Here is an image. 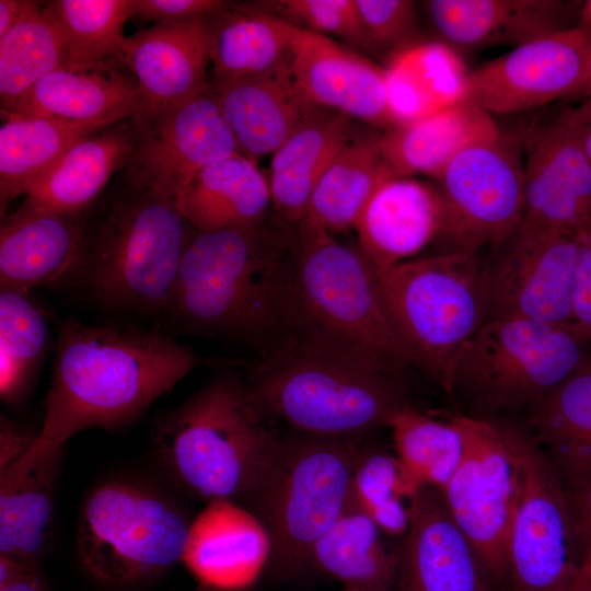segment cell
Listing matches in <instances>:
<instances>
[{
    "label": "cell",
    "instance_id": "cell-1",
    "mask_svg": "<svg viewBox=\"0 0 591 591\" xmlns=\"http://www.w3.org/2000/svg\"><path fill=\"white\" fill-rule=\"evenodd\" d=\"M198 366L194 350L155 332L62 321L45 401L42 442L137 421Z\"/></svg>",
    "mask_w": 591,
    "mask_h": 591
},
{
    "label": "cell",
    "instance_id": "cell-2",
    "mask_svg": "<svg viewBox=\"0 0 591 591\" xmlns=\"http://www.w3.org/2000/svg\"><path fill=\"white\" fill-rule=\"evenodd\" d=\"M294 229H193L167 313L189 332L239 338L260 354L293 325Z\"/></svg>",
    "mask_w": 591,
    "mask_h": 591
},
{
    "label": "cell",
    "instance_id": "cell-3",
    "mask_svg": "<svg viewBox=\"0 0 591 591\" xmlns=\"http://www.w3.org/2000/svg\"><path fill=\"white\" fill-rule=\"evenodd\" d=\"M245 382L266 417L316 436L356 438L387 427L408 405L402 378L301 327H291L263 350Z\"/></svg>",
    "mask_w": 591,
    "mask_h": 591
},
{
    "label": "cell",
    "instance_id": "cell-4",
    "mask_svg": "<svg viewBox=\"0 0 591 591\" xmlns=\"http://www.w3.org/2000/svg\"><path fill=\"white\" fill-rule=\"evenodd\" d=\"M192 231L175 195L125 167L89 211L79 277L107 308L167 313Z\"/></svg>",
    "mask_w": 591,
    "mask_h": 591
},
{
    "label": "cell",
    "instance_id": "cell-5",
    "mask_svg": "<svg viewBox=\"0 0 591 591\" xmlns=\"http://www.w3.org/2000/svg\"><path fill=\"white\" fill-rule=\"evenodd\" d=\"M236 372L212 376L157 424L160 461L199 499L248 506L280 442Z\"/></svg>",
    "mask_w": 591,
    "mask_h": 591
},
{
    "label": "cell",
    "instance_id": "cell-6",
    "mask_svg": "<svg viewBox=\"0 0 591 591\" xmlns=\"http://www.w3.org/2000/svg\"><path fill=\"white\" fill-rule=\"evenodd\" d=\"M373 271L385 317L412 367L447 391L457 352L488 317L486 257L442 252Z\"/></svg>",
    "mask_w": 591,
    "mask_h": 591
},
{
    "label": "cell",
    "instance_id": "cell-7",
    "mask_svg": "<svg viewBox=\"0 0 591 591\" xmlns=\"http://www.w3.org/2000/svg\"><path fill=\"white\" fill-rule=\"evenodd\" d=\"M362 451L356 438L299 432L280 439L246 507L269 534L273 578H292L309 567L314 544L349 506Z\"/></svg>",
    "mask_w": 591,
    "mask_h": 591
},
{
    "label": "cell",
    "instance_id": "cell-8",
    "mask_svg": "<svg viewBox=\"0 0 591 591\" xmlns=\"http://www.w3.org/2000/svg\"><path fill=\"white\" fill-rule=\"evenodd\" d=\"M591 341L572 323L489 316L457 352L447 392L479 418L529 410L579 369Z\"/></svg>",
    "mask_w": 591,
    "mask_h": 591
},
{
    "label": "cell",
    "instance_id": "cell-9",
    "mask_svg": "<svg viewBox=\"0 0 591 591\" xmlns=\"http://www.w3.org/2000/svg\"><path fill=\"white\" fill-rule=\"evenodd\" d=\"M291 289L293 325L356 349L402 378L412 367L383 312L374 271L359 246L323 229H294Z\"/></svg>",
    "mask_w": 591,
    "mask_h": 591
},
{
    "label": "cell",
    "instance_id": "cell-10",
    "mask_svg": "<svg viewBox=\"0 0 591 591\" xmlns=\"http://www.w3.org/2000/svg\"><path fill=\"white\" fill-rule=\"evenodd\" d=\"M189 524L161 495L127 482H107L84 500L78 554L86 571L100 581H142L182 561Z\"/></svg>",
    "mask_w": 591,
    "mask_h": 591
},
{
    "label": "cell",
    "instance_id": "cell-11",
    "mask_svg": "<svg viewBox=\"0 0 591 591\" xmlns=\"http://www.w3.org/2000/svg\"><path fill=\"white\" fill-rule=\"evenodd\" d=\"M518 460V491L507 548L515 591H563L579 558L567 488L530 433L509 422Z\"/></svg>",
    "mask_w": 591,
    "mask_h": 591
},
{
    "label": "cell",
    "instance_id": "cell-12",
    "mask_svg": "<svg viewBox=\"0 0 591 591\" xmlns=\"http://www.w3.org/2000/svg\"><path fill=\"white\" fill-rule=\"evenodd\" d=\"M453 419L464 437V454L438 491L486 576L502 581L508 573V538L518 491L509 422L468 415Z\"/></svg>",
    "mask_w": 591,
    "mask_h": 591
},
{
    "label": "cell",
    "instance_id": "cell-13",
    "mask_svg": "<svg viewBox=\"0 0 591 591\" xmlns=\"http://www.w3.org/2000/svg\"><path fill=\"white\" fill-rule=\"evenodd\" d=\"M523 128L459 153L437 178L445 205L439 239L445 252L493 250L511 237L523 213Z\"/></svg>",
    "mask_w": 591,
    "mask_h": 591
},
{
    "label": "cell",
    "instance_id": "cell-14",
    "mask_svg": "<svg viewBox=\"0 0 591 591\" xmlns=\"http://www.w3.org/2000/svg\"><path fill=\"white\" fill-rule=\"evenodd\" d=\"M522 219L503 244L531 246L591 225V165L556 114L523 128Z\"/></svg>",
    "mask_w": 591,
    "mask_h": 591
},
{
    "label": "cell",
    "instance_id": "cell-15",
    "mask_svg": "<svg viewBox=\"0 0 591 591\" xmlns=\"http://www.w3.org/2000/svg\"><path fill=\"white\" fill-rule=\"evenodd\" d=\"M591 27L575 25L519 45L467 72L462 101L488 114H514L570 100L581 84Z\"/></svg>",
    "mask_w": 591,
    "mask_h": 591
},
{
    "label": "cell",
    "instance_id": "cell-16",
    "mask_svg": "<svg viewBox=\"0 0 591 591\" xmlns=\"http://www.w3.org/2000/svg\"><path fill=\"white\" fill-rule=\"evenodd\" d=\"M131 120L137 144L126 167L176 198L200 170L240 153L211 88L170 111Z\"/></svg>",
    "mask_w": 591,
    "mask_h": 591
},
{
    "label": "cell",
    "instance_id": "cell-17",
    "mask_svg": "<svg viewBox=\"0 0 591 591\" xmlns=\"http://www.w3.org/2000/svg\"><path fill=\"white\" fill-rule=\"evenodd\" d=\"M62 445L0 420V555L37 565L47 544Z\"/></svg>",
    "mask_w": 591,
    "mask_h": 591
},
{
    "label": "cell",
    "instance_id": "cell-18",
    "mask_svg": "<svg viewBox=\"0 0 591 591\" xmlns=\"http://www.w3.org/2000/svg\"><path fill=\"white\" fill-rule=\"evenodd\" d=\"M579 234L558 235L531 246L502 244L489 250L488 317L571 323Z\"/></svg>",
    "mask_w": 591,
    "mask_h": 591
},
{
    "label": "cell",
    "instance_id": "cell-19",
    "mask_svg": "<svg viewBox=\"0 0 591 591\" xmlns=\"http://www.w3.org/2000/svg\"><path fill=\"white\" fill-rule=\"evenodd\" d=\"M292 71L315 105L384 131L398 125L385 68L348 45L292 24Z\"/></svg>",
    "mask_w": 591,
    "mask_h": 591
},
{
    "label": "cell",
    "instance_id": "cell-20",
    "mask_svg": "<svg viewBox=\"0 0 591 591\" xmlns=\"http://www.w3.org/2000/svg\"><path fill=\"white\" fill-rule=\"evenodd\" d=\"M120 61L136 82L141 114L186 103L210 88L205 19L154 24L125 37Z\"/></svg>",
    "mask_w": 591,
    "mask_h": 591
},
{
    "label": "cell",
    "instance_id": "cell-21",
    "mask_svg": "<svg viewBox=\"0 0 591 591\" xmlns=\"http://www.w3.org/2000/svg\"><path fill=\"white\" fill-rule=\"evenodd\" d=\"M399 549L397 591H491L475 551L440 493L422 487Z\"/></svg>",
    "mask_w": 591,
    "mask_h": 591
},
{
    "label": "cell",
    "instance_id": "cell-22",
    "mask_svg": "<svg viewBox=\"0 0 591 591\" xmlns=\"http://www.w3.org/2000/svg\"><path fill=\"white\" fill-rule=\"evenodd\" d=\"M89 211L56 212L21 205L3 217L0 288L31 291L79 277Z\"/></svg>",
    "mask_w": 591,
    "mask_h": 591
},
{
    "label": "cell",
    "instance_id": "cell-23",
    "mask_svg": "<svg viewBox=\"0 0 591 591\" xmlns=\"http://www.w3.org/2000/svg\"><path fill=\"white\" fill-rule=\"evenodd\" d=\"M269 534L246 507L212 500L190 522L182 561L205 587L239 591L267 568Z\"/></svg>",
    "mask_w": 591,
    "mask_h": 591
},
{
    "label": "cell",
    "instance_id": "cell-24",
    "mask_svg": "<svg viewBox=\"0 0 591 591\" xmlns=\"http://www.w3.org/2000/svg\"><path fill=\"white\" fill-rule=\"evenodd\" d=\"M210 88L240 153L255 162L273 155L323 109L303 93L292 63L263 76L210 81Z\"/></svg>",
    "mask_w": 591,
    "mask_h": 591
},
{
    "label": "cell",
    "instance_id": "cell-25",
    "mask_svg": "<svg viewBox=\"0 0 591 591\" xmlns=\"http://www.w3.org/2000/svg\"><path fill=\"white\" fill-rule=\"evenodd\" d=\"M445 217L438 186L412 176L391 177L372 194L356 222L358 246L374 269L396 265L438 240Z\"/></svg>",
    "mask_w": 591,
    "mask_h": 591
},
{
    "label": "cell",
    "instance_id": "cell-26",
    "mask_svg": "<svg viewBox=\"0 0 591 591\" xmlns=\"http://www.w3.org/2000/svg\"><path fill=\"white\" fill-rule=\"evenodd\" d=\"M143 112L132 76L121 63L58 68L37 81L1 115L47 117L107 127Z\"/></svg>",
    "mask_w": 591,
    "mask_h": 591
},
{
    "label": "cell",
    "instance_id": "cell-27",
    "mask_svg": "<svg viewBox=\"0 0 591 591\" xmlns=\"http://www.w3.org/2000/svg\"><path fill=\"white\" fill-rule=\"evenodd\" d=\"M425 13L440 43L457 50L517 47L568 28L558 0H430Z\"/></svg>",
    "mask_w": 591,
    "mask_h": 591
},
{
    "label": "cell",
    "instance_id": "cell-28",
    "mask_svg": "<svg viewBox=\"0 0 591 591\" xmlns=\"http://www.w3.org/2000/svg\"><path fill=\"white\" fill-rule=\"evenodd\" d=\"M136 144L131 118L81 139L25 195L22 205L56 212L88 211L129 164Z\"/></svg>",
    "mask_w": 591,
    "mask_h": 591
},
{
    "label": "cell",
    "instance_id": "cell-29",
    "mask_svg": "<svg viewBox=\"0 0 591 591\" xmlns=\"http://www.w3.org/2000/svg\"><path fill=\"white\" fill-rule=\"evenodd\" d=\"M210 81L257 77L292 63V24L255 2H232L205 19Z\"/></svg>",
    "mask_w": 591,
    "mask_h": 591
},
{
    "label": "cell",
    "instance_id": "cell-30",
    "mask_svg": "<svg viewBox=\"0 0 591 591\" xmlns=\"http://www.w3.org/2000/svg\"><path fill=\"white\" fill-rule=\"evenodd\" d=\"M500 130L493 115L462 101L383 131V155L394 176L422 174L437 179L459 153Z\"/></svg>",
    "mask_w": 591,
    "mask_h": 591
},
{
    "label": "cell",
    "instance_id": "cell-31",
    "mask_svg": "<svg viewBox=\"0 0 591 591\" xmlns=\"http://www.w3.org/2000/svg\"><path fill=\"white\" fill-rule=\"evenodd\" d=\"M356 129L352 118L323 108L273 153L268 183L280 222L304 220L316 183Z\"/></svg>",
    "mask_w": 591,
    "mask_h": 591
},
{
    "label": "cell",
    "instance_id": "cell-32",
    "mask_svg": "<svg viewBox=\"0 0 591 591\" xmlns=\"http://www.w3.org/2000/svg\"><path fill=\"white\" fill-rule=\"evenodd\" d=\"M177 201L189 225L207 232L265 222L271 196L256 162L235 153L200 170Z\"/></svg>",
    "mask_w": 591,
    "mask_h": 591
},
{
    "label": "cell",
    "instance_id": "cell-33",
    "mask_svg": "<svg viewBox=\"0 0 591 591\" xmlns=\"http://www.w3.org/2000/svg\"><path fill=\"white\" fill-rule=\"evenodd\" d=\"M528 424L567 489L591 477V355L529 410Z\"/></svg>",
    "mask_w": 591,
    "mask_h": 591
},
{
    "label": "cell",
    "instance_id": "cell-34",
    "mask_svg": "<svg viewBox=\"0 0 591 591\" xmlns=\"http://www.w3.org/2000/svg\"><path fill=\"white\" fill-rule=\"evenodd\" d=\"M391 177L382 132L356 129L316 183L301 223L332 234L355 229L372 194Z\"/></svg>",
    "mask_w": 591,
    "mask_h": 591
},
{
    "label": "cell",
    "instance_id": "cell-35",
    "mask_svg": "<svg viewBox=\"0 0 591 591\" xmlns=\"http://www.w3.org/2000/svg\"><path fill=\"white\" fill-rule=\"evenodd\" d=\"M0 213L26 195L81 139L105 128L47 117L1 115Z\"/></svg>",
    "mask_w": 591,
    "mask_h": 591
},
{
    "label": "cell",
    "instance_id": "cell-36",
    "mask_svg": "<svg viewBox=\"0 0 591 591\" xmlns=\"http://www.w3.org/2000/svg\"><path fill=\"white\" fill-rule=\"evenodd\" d=\"M381 529L352 506L314 544L309 566L348 589L391 591L396 586L399 551L384 543Z\"/></svg>",
    "mask_w": 591,
    "mask_h": 591
},
{
    "label": "cell",
    "instance_id": "cell-37",
    "mask_svg": "<svg viewBox=\"0 0 591 591\" xmlns=\"http://www.w3.org/2000/svg\"><path fill=\"white\" fill-rule=\"evenodd\" d=\"M385 71L398 125L462 102L468 72L456 51L440 42L412 45L394 54Z\"/></svg>",
    "mask_w": 591,
    "mask_h": 591
},
{
    "label": "cell",
    "instance_id": "cell-38",
    "mask_svg": "<svg viewBox=\"0 0 591 591\" xmlns=\"http://www.w3.org/2000/svg\"><path fill=\"white\" fill-rule=\"evenodd\" d=\"M44 5L63 37L66 68L121 63L124 26L134 16L132 0H53Z\"/></svg>",
    "mask_w": 591,
    "mask_h": 591
},
{
    "label": "cell",
    "instance_id": "cell-39",
    "mask_svg": "<svg viewBox=\"0 0 591 591\" xmlns=\"http://www.w3.org/2000/svg\"><path fill=\"white\" fill-rule=\"evenodd\" d=\"M46 313L30 291L0 288V396L16 404L27 393L49 344Z\"/></svg>",
    "mask_w": 591,
    "mask_h": 591
},
{
    "label": "cell",
    "instance_id": "cell-40",
    "mask_svg": "<svg viewBox=\"0 0 591 591\" xmlns=\"http://www.w3.org/2000/svg\"><path fill=\"white\" fill-rule=\"evenodd\" d=\"M63 37L44 2H37L0 37V100L7 109L49 72L66 67Z\"/></svg>",
    "mask_w": 591,
    "mask_h": 591
},
{
    "label": "cell",
    "instance_id": "cell-41",
    "mask_svg": "<svg viewBox=\"0 0 591 591\" xmlns=\"http://www.w3.org/2000/svg\"><path fill=\"white\" fill-rule=\"evenodd\" d=\"M396 456L409 477L420 487L441 489L459 466L465 449L464 437L452 418L444 422L410 406L391 419Z\"/></svg>",
    "mask_w": 591,
    "mask_h": 591
},
{
    "label": "cell",
    "instance_id": "cell-42",
    "mask_svg": "<svg viewBox=\"0 0 591 591\" xmlns=\"http://www.w3.org/2000/svg\"><path fill=\"white\" fill-rule=\"evenodd\" d=\"M421 488L396 455L363 450L354 472L349 505L368 515L384 534L399 536L408 528L410 506Z\"/></svg>",
    "mask_w": 591,
    "mask_h": 591
},
{
    "label": "cell",
    "instance_id": "cell-43",
    "mask_svg": "<svg viewBox=\"0 0 591 591\" xmlns=\"http://www.w3.org/2000/svg\"><path fill=\"white\" fill-rule=\"evenodd\" d=\"M255 3L298 27L336 37L358 51H372L355 0H271Z\"/></svg>",
    "mask_w": 591,
    "mask_h": 591
},
{
    "label": "cell",
    "instance_id": "cell-44",
    "mask_svg": "<svg viewBox=\"0 0 591 591\" xmlns=\"http://www.w3.org/2000/svg\"><path fill=\"white\" fill-rule=\"evenodd\" d=\"M371 50H394L412 46L417 30V4L409 0H355Z\"/></svg>",
    "mask_w": 591,
    "mask_h": 591
},
{
    "label": "cell",
    "instance_id": "cell-45",
    "mask_svg": "<svg viewBox=\"0 0 591 591\" xmlns=\"http://www.w3.org/2000/svg\"><path fill=\"white\" fill-rule=\"evenodd\" d=\"M227 3L223 0H132V8L134 16L162 24L202 20Z\"/></svg>",
    "mask_w": 591,
    "mask_h": 591
},
{
    "label": "cell",
    "instance_id": "cell-46",
    "mask_svg": "<svg viewBox=\"0 0 591 591\" xmlns=\"http://www.w3.org/2000/svg\"><path fill=\"white\" fill-rule=\"evenodd\" d=\"M571 323L591 341V225L579 234Z\"/></svg>",
    "mask_w": 591,
    "mask_h": 591
},
{
    "label": "cell",
    "instance_id": "cell-47",
    "mask_svg": "<svg viewBox=\"0 0 591 591\" xmlns=\"http://www.w3.org/2000/svg\"><path fill=\"white\" fill-rule=\"evenodd\" d=\"M567 495L579 558L578 571L591 576V477L580 486L567 489Z\"/></svg>",
    "mask_w": 591,
    "mask_h": 591
},
{
    "label": "cell",
    "instance_id": "cell-48",
    "mask_svg": "<svg viewBox=\"0 0 591 591\" xmlns=\"http://www.w3.org/2000/svg\"><path fill=\"white\" fill-rule=\"evenodd\" d=\"M0 591H48L37 565L0 555Z\"/></svg>",
    "mask_w": 591,
    "mask_h": 591
},
{
    "label": "cell",
    "instance_id": "cell-49",
    "mask_svg": "<svg viewBox=\"0 0 591 591\" xmlns=\"http://www.w3.org/2000/svg\"><path fill=\"white\" fill-rule=\"evenodd\" d=\"M557 115L572 132L591 165V97L565 106Z\"/></svg>",
    "mask_w": 591,
    "mask_h": 591
},
{
    "label": "cell",
    "instance_id": "cell-50",
    "mask_svg": "<svg viewBox=\"0 0 591 591\" xmlns=\"http://www.w3.org/2000/svg\"><path fill=\"white\" fill-rule=\"evenodd\" d=\"M38 1L0 0V37L15 25Z\"/></svg>",
    "mask_w": 591,
    "mask_h": 591
},
{
    "label": "cell",
    "instance_id": "cell-51",
    "mask_svg": "<svg viewBox=\"0 0 591 591\" xmlns=\"http://www.w3.org/2000/svg\"><path fill=\"white\" fill-rule=\"evenodd\" d=\"M589 97H591V49L588 56V61L581 84L569 101L579 102Z\"/></svg>",
    "mask_w": 591,
    "mask_h": 591
},
{
    "label": "cell",
    "instance_id": "cell-52",
    "mask_svg": "<svg viewBox=\"0 0 591 591\" xmlns=\"http://www.w3.org/2000/svg\"><path fill=\"white\" fill-rule=\"evenodd\" d=\"M563 591H591V576L578 571Z\"/></svg>",
    "mask_w": 591,
    "mask_h": 591
},
{
    "label": "cell",
    "instance_id": "cell-53",
    "mask_svg": "<svg viewBox=\"0 0 591 591\" xmlns=\"http://www.w3.org/2000/svg\"><path fill=\"white\" fill-rule=\"evenodd\" d=\"M579 13V25L591 27V0H587L581 4Z\"/></svg>",
    "mask_w": 591,
    "mask_h": 591
},
{
    "label": "cell",
    "instance_id": "cell-54",
    "mask_svg": "<svg viewBox=\"0 0 591 591\" xmlns=\"http://www.w3.org/2000/svg\"><path fill=\"white\" fill-rule=\"evenodd\" d=\"M346 591H362V590H352V589H347Z\"/></svg>",
    "mask_w": 591,
    "mask_h": 591
}]
</instances>
